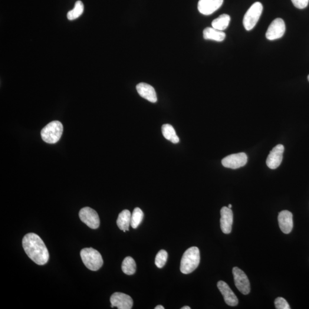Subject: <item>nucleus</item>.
I'll use <instances>...</instances> for the list:
<instances>
[{"label": "nucleus", "instance_id": "obj_1", "mask_svg": "<svg viewBox=\"0 0 309 309\" xmlns=\"http://www.w3.org/2000/svg\"><path fill=\"white\" fill-rule=\"evenodd\" d=\"M22 247L26 254L39 265H44L49 260L48 249L41 238L35 234L29 233L22 239Z\"/></svg>", "mask_w": 309, "mask_h": 309}, {"label": "nucleus", "instance_id": "obj_2", "mask_svg": "<svg viewBox=\"0 0 309 309\" xmlns=\"http://www.w3.org/2000/svg\"><path fill=\"white\" fill-rule=\"evenodd\" d=\"M200 260L199 250L197 247H192L184 253L180 262V271L188 274L198 267Z\"/></svg>", "mask_w": 309, "mask_h": 309}, {"label": "nucleus", "instance_id": "obj_3", "mask_svg": "<svg viewBox=\"0 0 309 309\" xmlns=\"http://www.w3.org/2000/svg\"><path fill=\"white\" fill-rule=\"evenodd\" d=\"M83 264L90 270L97 271L103 265V259L100 253L93 248H85L80 251Z\"/></svg>", "mask_w": 309, "mask_h": 309}, {"label": "nucleus", "instance_id": "obj_4", "mask_svg": "<svg viewBox=\"0 0 309 309\" xmlns=\"http://www.w3.org/2000/svg\"><path fill=\"white\" fill-rule=\"evenodd\" d=\"M63 133V126L59 121H53L42 128L41 131L42 139L49 144L57 143Z\"/></svg>", "mask_w": 309, "mask_h": 309}, {"label": "nucleus", "instance_id": "obj_5", "mask_svg": "<svg viewBox=\"0 0 309 309\" xmlns=\"http://www.w3.org/2000/svg\"><path fill=\"white\" fill-rule=\"evenodd\" d=\"M263 11V5L261 2L253 4L246 13L243 19V24L246 30L251 31L257 24Z\"/></svg>", "mask_w": 309, "mask_h": 309}, {"label": "nucleus", "instance_id": "obj_6", "mask_svg": "<svg viewBox=\"0 0 309 309\" xmlns=\"http://www.w3.org/2000/svg\"><path fill=\"white\" fill-rule=\"evenodd\" d=\"M232 274L236 288L243 294H249L251 289V284L245 272L238 267H234L232 269Z\"/></svg>", "mask_w": 309, "mask_h": 309}, {"label": "nucleus", "instance_id": "obj_7", "mask_svg": "<svg viewBox=\"0 0 309 309\" xmlns=\"http://www.w3.org/2000/svg\"><path fill=\"white\" fill-rule=\"evenodd\" d=\"M79 217L81 221L91 229H97L100 226V218L98 213L89 207L80 210Z\"/></svg>", "mask_w": 309, "mask_h": 309}, {"label": "nucleus", "instance_id": "obj_8", "mask_svg": "<svg viewBox=\"0 0 309 309\" xmlns=\"http://www.w3.org/2000/svg\"><path fill=\"white\" fill-rule=\"evenodd\" d=\"M248 162V156L244 153L230 154L222 160V164L226 168L237 169L245 166Z\"/></svg>", "mask_w": 309, "mask_h": 309}, {"label": "nucleus", "instance_id": "obj_9", "mask_svg": "<svg viewBox=\"0 0 309 309\" xmlns=\"http://www.w3.org/2000/svg\"><path fill=\"white\" fill-rule=\"evenodd\" d=\"M286 31L285 22L282 19L277 18L272 21L270 25L266 37L269 40H275L281 39L284 35Z\"/></svg>", "mask_w": 309, "mask_h": 309}, {"label": "nucleus", "instance_id": "obj_10", "mask_svg": "<svg viewBox=\"0 0 309 309\" xmlns=\"http://www.w3.org/2000/svg\"><path fill=\"white\" fill-rule=\"evenodd\" d=\"M111 308L116 307L119 309H131L133 306L132 298L122 292H115L110 298Z\"/></svg>", "mask_w": 309, "mask_h": 309}, {"label": "nucleus", "instance_id": "obj_11", "mask_svg": "<svg viewBox=\"0 0 309 309\" xmlns=\"http://www.w3.org/2000/svg\"><path fill=\"white\" fill-rule=\"evenodd\" d=\"M284 150V146L282 144H278L272 149L266 160V164L269 168L274 170L281 165Z\"/></svg>", "mask_w": 309, "mask_h": 309}, {"label": "nucleus", "instance_id": "obj_12", "mask_svg": "<svg viewBox=\"0 0 309 309\" xmlns=\"http://www.w3.org/2000/svg\"><path fill=\"white\" fill-rule=\"evenodd\" d=\"M223 3V0H199L198 11L203 15H210L221 8Z\"/></svg>", "mask_w": 309, "mask_h": 309}, {"label": "nucleus", "instance_id": "obj_13", "mask_svg": "<svg viewBox=\"0 0 309 309\" xmlns=\"http://www.w3.org/2000/svg\"><path fill=\"white\" fill-rule=\"evenodd\" d=\"M217 287L220 291H221L224 300L226 303L230 307H235L238 304L237 297L234 293L229 286L223 281H220L217 284Z\"/></svg>", "mask_w": 309, "mask_h": 309}, {"label": "nucleus", "instance_id": "obj_14", "mask_svg": "<svg viewBox=\"0 0 309 309\" xmlns=\"http://www.w3.org/2000/svg\"><path fill=\"white\" fill-rule=\"evenodd\" d=\"M278 220L279 228L284 234H288L291 232L293 228V220L291 212L283 210L279 213Z\"/></svg>", "mask_w": 309, "mask_h": 309}, {"label": "nucleus", "instance_id": "obj_15", "mask_svg": "<svg viewBox=\"0 0 309 309\" xmlns=\"http://www.w3.org/2000/svg\"><path fill=\"white\" fill-rule=\"evenodd\" d=\"M221 228L224 234H229L232 232L233 223V213L228 207H223L221 210Z\"/></svg>", "mask_w": 309, "mask_h": 309}, {"label": "nucleus", "instance_id": "obj_16", "mask_svg": "<svg viewBox=\"0 0 309 309\" xmlns=\"http://www.w3.org/2000/svg\"><path fill=\"white\" fill-rule=\"evenodd\" d=\"M136 90L141 97L151 103H154L157 101L155 90L151 85L145 83H140L136 85Z\"/></svg>", "mask_w": 309, "mask_h": 309}, {"label": "nucleus", "instance_id": "obj_17", "mask_svg": "<svg viewBox=\"0 0 309 309\" xmlns=\"http://www.w3.org/2000/svg\"><path fill=\"white\" fill-rule=\"evenodd\" d=\"M203 38L205 40H211L221 42L225 40L226 34L223 31L213 28H206L203 31Z\"/></svg>", "mask_w": 309, "mask_h": 309}, {"label": "nucleus", "instance_id": "obj_18", "mask_svg": "<svg viewBox=\"0 0 309 309\" xmlns=\"http://www.w3.org/2000/svg\"><path fill=\"white\" fill-rule=\"evenodd\" d=\"M131 214L129 210H124L121 212L117 219V225L121 230L124 232L129 231V226L131 225Z\"/></svg>", "mask_w": 309, "mask_h": 309}, {"label": "nucleus", "instance_id": "obj_19", "mask_svg": "<svg viewBox=\"0 0 309 309\" xmlns=\"http://www.w3.org/2000/svg\"><path fill=\"white\" fill-rule=\"evenodd\" d=\"M230 16L226 14H223L216 18L212 22V27L217 29V30L223 31L229 27L230 21Z\"/></svg>", "mask_w": 309, "mask_h": 309}, {"label": "nucleus", "instance_id": "obj_20", "mask_svg": "<svg viewBox=\"0 0 309 309\" xmlns=\"http://www.w3.org/2000/svg\"><path fill=\"white\" fill-rule=\"evenodd\" d=\"M163 135L167 140L172 141L173 143H178L179 139L177 136L175 130L172 125L166 124L162 127Z\"/></svg>", "mask_w": 309, "mask_h": 309}, {"label": "nucleus", "instance_id": "obj_21", "mask_svg": "<svg viewBox=\"0 0 309 309\" xmlns=\"http://www.w3.org/2000/svg\"><path fill=\"white\" fill-rule=\"evenodd\" d=\"M121 269L124 273L127 275H133L135 273L136 270V265L134 259L131 256H127L124 259L122 265H121Z\"/></svg>", "mask_w": 309, "mask_h": 309}, {"label": "nucleus", "instance_id": "obj_22", "mask_svg": "<svg viewBox=\"0 0 309 309\" xmlns=\"http://www.w3.org/2000/svg\"><path fill=\"white\" fill-rule=\"evenodd\" d=\"M84 10V6L83 2L81 1L76 2L74 8L68 13V19L72 21L79 18L83 14Z\"/></svg>", "mask_w": 309, "mask_h": 309}, {"label": "nucleus", "instance_id": "obj_23", "mask_svg": "<svg viewBox=\"0 0 309 309\" xmlns=\"http://www.w3.org/2000/svg\"><path fill=\"white\" fill-rule=\"evenodd\" d=\"M144 213L139 208L134 209L131 215V225L133 229H136L143 221Z\"/></svg>", "mask_w": 309, "mask_h": 309}, {"label": "nucleus", "instance_id": "obj_24", "mask_svg": "<svg viewBox=\"0 0 309 309\" xmlns=\"http://www.w3.org/2000/svg\"><path fill=\"white\" fill-rule=\"evenodd\" d=\"M167 258H168V253L164 250H161L156 256L155 265L158 268H162L164 265H166Z\"/></svg>", "mask_w": 309, "mask_h": 309}, {"label": "nucleus", "instance_id": "obj_25", "mask_svg": "<svg viewBox=\"0 0 309 309\" xmlns=\"http://www.w3.org/2000/svg\"><path fill=\"white\" fill-rule=\"evenodd\" d=\"M275 308L277 309H290L288 302L284 298L278 297L275 300Z\"/></svg>", "mask_w": 309, "mask_h": 309}, {"label": "nucleus", "instance_id": "obj_26", "mask_svg": "<svg viewBox=\"0 0 309 309\" xmlns=\"http://www.w3.org/2000/svg\"><path fill=\"white\" fill-rule=\"evenodd\" d=\"M292 4L298 9H304L307 8L309 0H291Z\"/></svg>", "mask_w": 309, "mask_h": 309}, {"label": "nucleus", "instance_id": "obj_27", "mask_svg": "<svg viewBox=\"0 0 309 309\" xmlns=\"http://www.w3.org/2000/svg\"><path fill=\"white\" fill-rule=\"evenodd\" d=\"M155 309H164V308L162 305H157V307L154 308Z\"/></svg>", "mask_w": 309, "mask_h": 309}, {"label": "nucleus", "instance_id": "obj_28", "mask_svg": "<svg viewBox=\"0 0 309 309\" xmlns=\"http://www.w3.org/2000/svg\"><path fill=\"white\" fill-rule=\"evenodd\" d=\"M182 309H190L191 308L189 307H187V306H186V307H184L183 308H181Z\"/></svg>", "mask_w": 309, "mask_h": 309}, {"label": "nucleus", "instance_id": "obj_29", "mask_svg": "<svg viewBox=\"0 0 309 309\" xmlns=\"http://www.w3.org/2000/svg\"><path fill=\"white\" fill-rule=\"evenodd\" d=\"M228 208H229V209H232V205H231V204H230V205H229V206H228Z\"/></svg>", "mask_w": 309, "mask_h": 309}, {"label": "nucleus", "instance_id": "obj_30", "mask_svg": "<svg viewBox=\"0 0 309 309\" xmlns=\"http://www.w3.org/2000/svg\"><path fill=\"white\" fill-rule=\"evenodd\" d=\"M308 80L309 81V75L308 76Z\"/></svg>", "mask_w": 309, "mask_h": 309}]
</instances>
